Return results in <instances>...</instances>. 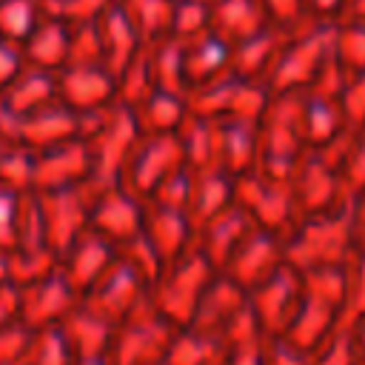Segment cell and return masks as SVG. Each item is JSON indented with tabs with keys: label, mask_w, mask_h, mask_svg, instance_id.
Wrapping results in <instances>:
<instances>
[{
	"label": "cell",
	"mask_w": 365,
	"mask_h": 365,
	"mask_svg": "<svg viewBox=\"0 0 365 365\" xmlns=\"http://www.w3.org/2000/svg\"><path fill=\"white\" fill-rule=\"evenodd\" d=\"M134 111V120L140 125V134H180L185 125L191 106L188 97L151 88L140 103L128 106Z\"/></svg>",
	"instance_id": "cell-29"
},
{
	"label": "cell",
	"mask_w": 365,
	"mask_h": 365,
	"mask_svg": "<svg viewBox=\"0 0 365 365\" xmlns=\"http://www.w3.org/2000/svg\"><path fill=\"white\" fill-rule=\"evenodd\" d=\"M228 71H231V46L222 37H217L211 29L182 43V77L188 94L222 80Z\"/></svg>",
	"instance_id": "cell-20"
},
{
	"label": "cell",
	"mask_w": 365,
	"mask_h": 365,
	"mask_svg": "<svg viewBox=\"0 0 365 365\" xmlns=\"http://www.w3.org/2000/svg\"><path fill=\"white\" fill-rule=\"evenodd\" d=\"M29 194V191H26ZM23 191L0 185V251L11 254L17 248L20 234V214H23Z\"/></svg>",
	"instance_id": "cell-38"
},
{
	"label": "cell",
	"mask_w": 365,
	"mask_h": 365,
	"mask_svg": "<svg viewBox=\"0 0 365 365\" xmlns=\"http://www.w3.org/2000/svg\"><path fill=\"white\" fill-rule=\"evenodd\" d=\"M308 365H359V356L354 351V342L348 336V331H336L322 348H317L311 354Z\"/></svg>",
	"instance_id": "cell-40"
},
{
	"label": "cell",
	"mask_w": 365,
	"mask_h": 365,
	"mask_svg": "<svg viewBox=\"0 0 365 365\" xmlns=\"http://www.w3.org/2000/svg\"><path fill=\"white\" fill-rule=\"evenodd\" d=\"M351 0H302L305 14L311 23H336L342 20Z\"/></svg>",
	"instance_id": "cell-44"
},
{
	"label": "cell",
	"mask_w": 365,
	"mask_h": 365,
	"mask_svg": "<svg viewBox=\"0 0 365 365\" xmlns=\"http://www.w3.org/2000/svg\"><path fill=\"white\" fill-rule=\"evenodd\" d=\"M302 302V277L291 265L277 271L271 279H265L259 288L248 294V305L265 331V336H282L299 311Z\"/></svg>",
	"instance_id": "cell-13"
},
{
	"label": "cell",
	"mask_w": 365,
	"mask_h": 365,
	"mask_svg": "<svg viewBox=\"0 0 365 365\" xmlns=\"http://www.w3.org/2000/svg\"><path fill=\"white\" fill-rule=\"evenodd\" d=\"M23 57L26 66L43 68V71H63L71 60V26L43 14L40 23L31 29V34L23 40Z\"/></svg>",
	"instance_id": "cell-23"
},
{
	"label": "cell",
	"mask_w": 365,
	"mask_h": 365,
	"mask_svg": "<svg viewBox=\"0 0 365 365\" xmlns=\"http://www.w3.org/2000/svg\"><path fill=\"white\" fill-rule=\"evenodd\" d=\"M145 48H148V63H151L154 88L188 97L185 77H182V40L168 37V40L154 43V46H145Z\"/></svg>",
	"instance_id": "cell-33"
},
{
	"label": "cell",
	"mask_w": 365,
	"mask_h": 365,
	"mask_svg": "<svg viewBox=\"0 0 365 365\" xmlns=\"http://www.w3.org/2000/svg\"><path fill=\"white\" fill-rule=\"evenodd\" d=\"M143 222H145V202L134 197L128 188L111 185L97 191L88 228L106 237L111 245H117V251L143 234Z\"/></svg>",
	"instance_id": "cell-15"
},
{
	"label": "cell",
	"mask_w": 365,
	"mask_h": 365,
	"mask_svg": "<svg viewBox=\"0 0 365 365\" xmlns=\"http://www.w3.org/2000/svg\"><path fill=\"white\" fill-rule=\"evenodd\" d=\"M342 20H359V23H365V0H351L348 9H345V14H342Z\"/></svg>",
	"instance_id": "cell-47"
},
{
	"label": "cell",
	"mask_w": 365,
	"mask_h": 365,
	"mask_svg": "<svg viewBox=\"0 0 365 365\" xmlns=\"http://www.w3.org/2000/svg\"><path fill=\"white\" fill-rule=\"evenodd\" d=\"M148 291L151 285L145 277L128 259L117 257V262L80 297V305L117 328L148 302Z\"/></svg>",
	"instance_id": "cell-8"
},
{
	"label": "cell",
	"mask_w": 365,
	"mask_h": 365,
	"mask_svg": "<svg viewBox=\"0 0 365 365\" xmlns=\"http://www.w3.org/2000/svg\"><path fill=\"white\" fill-rule=\"evenodd\" d=\"M43 17L40 0H0V40L23 46Z\"/></svg>",
	"instance_id": "cell-35"
},
{
	"label": "cell",
	"mask_w": 365,
	"mask_h": 365,
	"mask_svg": "<svg viewBox=\"0 0 365 365\" xmlns=\"http://www.w3.org/2000/svg\"><path fill=\"white\" fill-rule=\"evenodd\" d=\"M302 125L308 151H322L354 131L342 111V100L319 94H302Z\"/></svg>",
	"instance_id": "cell-28"
},
{
	"label": "cell",
	"mask_w": 365,
	"mask_h": 365,
	"mask_svg": "<svg viewBox=\"0 0 365 365\" xmlns=\"http://www.w3.org/2000/svg\"><path fill=\"white\" fill-rule=\"evenodd\" d=\"M37 194V191H34ZM97 191L91 182L74 185V188H60V191H46L37 194L40 214H43V228L51 251L60 257L77 237H83L91 225V205H94Z\"/></svg>",
	"instance_id": "cell-10"
},
{
	"label": "cell",
	"mask_w": 365,
	"mask_h": 365,
	"mask_svg": "<svg viewBox=\"0 0 365 365\" xmlns=\"http://www.w3.org/2000/svg\"><path fill=\"white\" fill-rule=\"evenodd\" d=\"M134 26L143 46H154L174 31V3L177 0H117Z\"/></svg>",
	"instance_id": "cell-31"
},
{
	"label": "cell",
	"mask_w": 365,
	"mask_h": 365,
	"mask_svg": "<svg viewBox=\"0 0 365 365\" xmlns=\"http://www.w3.org/2000/svg\"><path fill=\"white\" fill-rule=\"evenodd\" d=\"M334 60L348 77L365 71V23L336 20L334 23Z\"/></svg>",
	"instance_id": "cell-34"
},
{
	"label": "cell",
	"mask_w": 365,
	"mask_h": 365,
	"mask_svg": "<svg viewBox=\"0 0 365 365\" xmlns=\"http://www.w3.org/2000/svg\"><path fill=\"white\" fill-rule=\"evenodd\" d=\"M185 168V148L180 134H140L120 185L128 188L143 202L154 197V191Z\"/></svg>",
	"instance_id": "cell-6"
},
{
	"label": "cell",
	"mask_w": 365,
	"mask_h": 365,
	"mask_svg": "<svg viewBox=\"0 0 365 365\" xmlns=\"http://www.w3.org/2000/svg\"><path fill=\"white\" fill-rule=\"evenodd\" d=\"M354 208V234H356V248L365 254V191H359L351 200Z\"/></svg>",
	"instance_id": "cell-45"
},
{
	"label": "cell",
	"mask_w": 365,
	"mask_h": 365,
	"mask_svg": "<svg viewBox=\"0 0 365 365\" xmlns=\"http://www.w3.org/2000/svg\"><path fill=\"white\" fill-rule=\"evenodd\" d=\"M217 274L220 271L194 245L188 254H182L180 259L165 265L163 277L148 291V302L174 328H180V331L191 328V322L197 317V308H200L208 285L217 279Z\"/></svg>",
	"instance_id": "cell-3"
},
{
	"label": "cell",
	"mask_w": 365,
	"mask_h": 365,
	"mask_svg": "<svg viewBox=\"0 0 365 365\" xmlns=\"http://www.w3.org/2000/svg\"><path fill=\"white\" fill-rule=\"evenodd\" d=\"M97 37H100V54H103V66L120 80L123 71L134 63V57L145 48L134 31V26L128 23L125 11L120 9V3L114 0L103 17L97 20Z\"/></svg>",
	"instance_id": "cell-22"
},
{
	"label": "cell",
	"mask_w": 365,
	"mask_h": 365,
	"mask_svg": "<svg viewBox=\"0 0 365 365\" xmlns=\"http://www.w3.org/2000/svg\"><path fill=\"white\" fill-rule=\"evenodd\" d=\"M311 354L299 351L282 336H268L265 342V365H308Z\"/></svg>",
	"instance_id": "cell-42"
},
{
	"label": "cell",
	"mask_w": 365,
	"mask_h": 365,
	"mask_svg": "<svg viewBox=\"0 0 365 365\" xmlns=\"http://www.w3.org/2000/svg\"><path fill=\"white\" fill-rule=\"evenodd\" d=\"M26 68V57H23V48L17 43H9V40H0V94L9 88V83Z\"/></svg>",
	"instance_id": "cell-43"
},
{
	"label": "cell",
	"mask_w": 365,
	"mask_h": 365,
	"mask_svg": "<svg viewBox=\"0 0 365 365\" xmlns=\"http://www.w3.org/2000/svg\"><path fill=\"white\" fill-rule=\"evenodd\" d=\"M80 305V294L66 282L60 268L26 288H17V319L31 331L60 325Z\"/></svg>",
	"instance_id": "cell-14"
},
{
	"label": "cell",
	"mask_w": 365,
	"mask_h": 365,
	"mask_svg": "<svg viewBox=\"0 0 365 365\" xmlns=\"http://www.w3.org/2000/svg\"><path fill=\"white\" fill-rule=\"evenodd\" d=\"M356 254L359 248L354 234L351 200L331 211L302 217L285 237V262L299 274L314 268L348 265Z\"/></svg>",
	"instance_id": "cell-1"
},
{
	"label": "cell",
	"mask_w": 365,
	"mask_h": 365,
	"mask_svg": "<svg viewBox=\"0 0 365 365\" xmlns=\"http://www.w3.org/2000/svg\"><path fill=\"white\" fill-rule=\"evenodd\" d=\"M342 111L354 131L365 128V71L348 77V86L342 91Z\"/></svg>",
	"instance_id": "cell-41"
},
{
	"label": "cell",
	"mask_w": 365,
	"mask_h": 365,
	"mask_svg": "<svg viewBox=\"0 0 365 365\" xmlns=\"http://www.w3.org/2000/svg\"><path fill=\"white\" fill-rule=\"evenodd\" d=\"M120 251L117 245H111L106 237H100L97 231H86L83 237H77L63 254H60V274L66 277V282L83 297L114 262H117Z\"/></svg>",
	"instance_id": "cell-18"
},
{
	"label": "cell",
	"mask_w": 365,
	"mask_h": 365,
	"mask_svg": "<svg viewBox=\"0 0 365 365\" xmlns=\"http://www.w3.org/2000/svg\"><path fill=\"white\" fill-rule=\"evenodd\" d=\"M225 345L217 334H205L197 328L177 331L165 365H222Z\"/></svg>",
	"instance_id": "cell-32"
},
{
	"label": "cell",
	"mask_w": 365,
	"mask_h": 365,
	"mask_svg": "<svg viewBox=\"0 0 365 365\" xmlns=\"http://www.w3.org/2000/svg\"><path fill=\"white\" fill-rule=\"evenodd\" d=\"M51 103H57V74L34 68V66H26L9 83V88L0 94V108L11 120L34 114V111H40Z\"/></svg>",
	"instance_id": "cell-26"
},
{
	"label": "cell",
	"mask_w": 365,
	"mask_h": 365,
	"mask_svg": "<svg viewBox=\"0 0 365 365\" xmlns=\"http://www.w3.org/2000/svg\"><path fill=\"white\" fill-rule=\"evenodd\" d=\"M234 202L245 208V214L254 220V225L268 228L279 237H288L294 225L299 222L294 188L285 180L265 177L259 171L242 174L234 180Z\"/></svg>",
	"instance_id": "cell-7"
},
{
	"label": "cell",
	"mask_w": 365,
	"mask_h": 365,
	"mask_svg": "<svg viewBox=\"0 0 365 365\" xmlns=\"http://www.w3.org/2000/svg\"><path fill=\"white\" fill-rule=\"evenodd\" d=\"M285 265H288L285 262V237L254 225L220 274L228 277L231 282H237L245 294H251L254 288H259L265 279H271Z\"/></svg>",
	"instance_id": "cell-11"
},
{
	"label": "cell",
	"mask_w": 365,
	"mask_h": 365,
	"mask_svg": "<svg viewBox=\"0 0 365 365\" xmlns=\"http://www.w3.org/2000/svg\"><path fill=\"white\" fill-rule=\"evenodd\" d=\"M57 103L77 117H94L120 103L117 77L106 66H66L57 71Z\"/></svg>",
	"instance_id": "cell-12"
},
{
	"label": "cell",
	"mask_w": 365,
	"mask_h": 365,
	"mask_svg": "<svg viewBox=\"0 0 365 365\" xmlns=\"http://www.w3.org/2000/svg\"><path fill=\"white\" fill-rule=\"evenodd\" d=\"M20 365H77V362H74V354H71V345L63 328L54 325V328L34 331L31 345Z\"/></svg>",
	"instance_id": "cell-36"
},
{
	"label": "cell",
	"mask_w": 365,
	"mask_h": 365,
	"mask_svg": "<svg viewBox=\"0 0 365 365\" xmlns=\"http://www.w3.org/2000/svg\"><path fill=\"white\" fill-rule=\"evenodd\" d=\"M291 34L294 31H282V29L271 26L262 34L234 46L231 48V71L228 74L265 86V80H268L271 68L277 66V60H279V54H282V48H285Z\"/></svg>",
	"instance_id": "cell-24"
},
{
	"label": "cell",
	"mask_w": 365,
	"mask_h": 365,
	"mask_svg": "<svg viewBox=\"0 0 365 365\" xmlns=\"http://www.w3.org/2000/svg\"><path fill=\"white\" fill-rule=\"evenodd\" d=\"M345 331H348V336H351V342H354V351H356L359 362L365 365V317H359L356 322H351Z\"/></svg>",
	"instance_id": "cell-46"
},
{
	"label": "cell",
	"mask_w": 365,
	"mask_h": 365,
	"mask_svg": "<svg viewBox=\"0 0 365 365\" xmlns=\"http://www.w3.org/2000/svg\"><path fill=\"white\" fill-rule=\"evenodd\" d=\"M248 305V294L231 282L228 277L217 274V279L208 285L200 308H197V317L191 322V328L197 331H205V334H222V328Z\"/></svg>",
	"instance_id": "cell-30"
},
{
	"label": "cell",
	"mask_w": 365,
	"mask_h": 365,
	"mask_svg": "<svg viewBox=\"0 0 365 365\" xmlns=\"http://www.w3.org/2000/svg\"><path fill=\"white\" fill-rule=\"evenodd\" d=\"M234 205V177L225 168H191V197H188V220L194 231H200L220 211Z\"/></svg>",
	"instance_id": "cell-27"
},
{
	"label": "cell",
	"mask_w": 365,
	"mask_h": 365,
	"mask_svg": "<svg viewBox=\"0 0 365 365\" xmlns=\"http://www.w3.org/2000/svg\"><path fill=\"white\" fill-rule=\"evenodd\" d=\"M177 331L180 328L163 319L151 302H145L123 325H117L108 359L111 365H165Z\"/></svg>",
	"instance_id": "cell-5"
},
{
	"label": "cell",
	"mask_w": 365,
	"mask_h": 365,
	"mask_svg": "<svg viewBox=\"0 0 365 365\" xmlns=\"http://www.w3.org/2000/svg\"><path fill=\"white\" fill-rule=\"evenodd\" d=\"M211 29V0H177L174 3V40H194Z\"/></svg>",
	"instance_id": "cell-37"
},
{
	"label": "cell",
	"mask_w": 365,
	"mask_h": 365,
	"mask_svg": "<svg viewBox=\"0 0 365 365\" xmlns=\"http://www.w3.org/2000/svg\"><path fill=\"white\" fill-rule=\"evenodd\" d=\"M83 137V117L68 111L63 103H51L34 114L11 120V131L6 143H20L31 151H46L51 145Z\"/></svg>",
	"instance_id": "cell-17"
},
{
	"label": "cell",
	"mask_w": 365,
	"mask_h": 365,
	"mask_svg": "<svg viewBox=\"0 0 365 365\" xmlns=\"http://www.w3.org/2000/svg\"><path fill=\"white\" fill-rule=\"evenodd\" d=\"M254 228V220L245 214V208H240L237 202L228 205L225 211H220L214 220H208L197 237H194V245L197 251L217 268L222 271L225 262L231 259V254L237 251V245L245 240V234Z\"/></svg>",
	"instance_id": "cell-21"
},
{
	"label": "cell",
	"mask_w": 365,
	"mask_h": 365,
	"mask_svg": "<svg viewBox=\"0 0 365 365\" xmlns=\"http://www.w3.org/2000/svg\"><path fill=\"white\" fill-rule=\"evenodd\" d=\"M334 54V23H308L294 31L271 68L265 88L268 94H302Z\"/></svg>",
	"instance_id": "cell-4"
},
{
	"label": "cell",
	"mask_w": 365,
	"mask_h": 365,
	"mask_svg": "<svg viewBox=\"0 0 365 365\" xmlns=\"http://www.w3.org/2000/svg\"><path fill=\"white\" fill-rule=\"evenodd\" d=\"M359 365H362V362H359Z\"/></svg>",
	"instance_id": "cell-48"
},
{
	"label": "cell",
	"mask_w": 365,
	"mask_h": 365,
	"mask_svg": "<svg viewBox=\"0 0 365 365\" xmlns=\"http://www.w3.org/2000/svg\"><path fill=\"white\" fill-rule=\"evenodd\" d=\"M271 29L259 0H211V31L231 48Z\"/></svg>",
	"instance_id": "cell-25"
},
{
	"label": "cell",
	"mask_w": 365,
	"mask_h": 365,
	"mask_svg": "<svg viewBox=\"0 0 365 365\" xmlns=\"http://www.w3.org/2000/svg\"><path fill=\"white\" fill-rule=\"evenodd\" d=\"M83 140L91 157V188L103 191L120 185L125 163L140 140V125L134 111L125 103H114L111 108L83 120Z\"/></svg>",
	"instance_id": "cell-2"
},
{
	"label": "cell",
	"mask_w": 365,
	"mask_h": 365,
	"mask_svg": "<svg viewBox=\"0 0 365 365\" xmlns=\"http://www.w3.org/2000/svg\"><path fill=\"white\" fill-rule=\"evenodd\" d=\"M259 3L268 14V23L282 29V31H299L311 23L302 0H259Z\"/></svg>",
	"instance_id": "cell-39"
},
{
	"label": "cell",
	"mask_w": 365,
	"mask_h": 365,
	"mask_svg": "<svg viewBox=\"0 0 365 365\" xmlns=\"http://www.w3.org/2000/svg\"><path fill=\"white\" fill-rule=\"evenodd\" d=\"M91 180V157L83 137L34 151V191H60L74 188Z\"/></svg>",
	"instance_id": "cell-16"
},
{
	"label": "cell",
	"mask_w": 365,
	"mask_h": 365,
	"mask_svg": "<svg viewBox=\"0 0 365 365\" xmlns=\"http://www.w3.org/2000/svg\"><path fill=\"white\" fill-rule=\"evenodd\" d=\"M268 100H271V94L262 83L240 80L234 74H225L222 80L188 94L191 114H200V117H208V120L259 123V117L265 114Z\"/></svg>",
	"instance_id": "cell-9"
},
{
	"label": "cell",
	"mask_w": 365,
	"mask_h": 365,
	"mask_svg": "<svg viewBox=\"0 0 365 365\" xmlns=\"http://www.w3.org/2000/svg\"><path fill=\"white\" fill-rule=\"evenodd\" d=\"M143 237L157 251V257L165 265H171L174 259H180L182 254H188L194 248L197 231H194L185 211L168 208V205H160V202H145Z\"/></svg>",
	"instance_id": "cell-19"
}]
</instances>
